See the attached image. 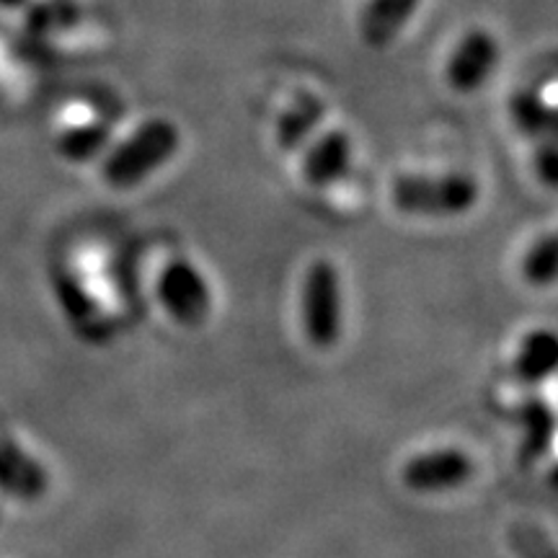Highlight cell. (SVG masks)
Segmentation results:
<instances>
[{
  "mask_svg": "<svg viewBox=\"0 0 558 558\" xmlns=\"http://www.w3.org/2000/svg\"><path fill=\"white\" fill-rule=\"evenodd\" d=\"M522 275L535 288L558 282V230L535 241L522 259Z\"/></svg>",
  "mask_w": 558,
  "mask_h": 558,
  "instance_id": "cell-13",
  "label": "cell"
},
{
  "mask_svg": "<svg viewBox=\"0 0 558 558\" xmlns=\"http://www.w3.org/2000/svg\"><path fill=\"white\" fill-rule=\"evenodd\" d=\"M352 158V140L344 130H329L311 140L303 148V179L311 186H329L339 181L349 169Z\"/></svg>",
  "mask_w": 558,
  "mask_h": 558,
  "instance_id": "cell-7",
  "label": "cell"
},
{
  "mask_svg": "<svg viewBox=\"0 0 558 558\" xmlns=\"http://www.w3.org/2000/svg\"><path fill=\"white\" fill-rule=\"evenodd\" d=\"M533 163H535V173H538L543 184L558 190V145L541 140L538 148H535Z\"/></svg>",
  "mask_w": 558,
  "mask_h": 558,
  "instance_id": "cell-16",
  "label": "cell"
},
{
  "mask_svg": "<svg viewBox=\"0 0 558 558\" xmlns=\"http://www.w3.org/2000/svg\"><path fill=\"white\" fill-rule=\"evenodd\" d=\"M499 41L486 29H471L452 47L448 65H445V81L456 94H476L484 88L488 75L497 70Z\"/></svg>",
  "mask_w": 558,
  "mask_h": 558,
  "instance_id": "cell-5",
  "label": "cell"
},
{
  "mask_svg": "<svg viewBox=\"0 0 558 558\" xmlns=\"http://www.w3.org/2000/svg\"><path fill=\"white\" fill-rule=\"evenodd\" d=\"M514 416L518 422L525 427V439H522V463L530 465L535 460H541L546 456V450L554 442L558 418L554 414V409L548 407L546 401L538 399V396H530L514 409Z\"/></svg>",
  "mask_w": 558,
  "mask_h": 558,
  "instance_id": "cell-11",
  "label": "cell"
},
{
  "mask_svg": "<svg viewBox=\"0 0 558 558\" xmlns=\"http://www.w3.org/2000/svg\"><path fill=\"white\" fill-rule=\"evenodd\" d=\"M158 298L179 324L199 326L213 308L205 277L186 259H171L158 277Z\"/></svg>",
  "mask_w": 558,
  "mask_h": 558,
  "instance_id": "cell-4",
  "label": "cell"
},
{
  "mask_svg": "<svg viewBox=\"0 0 558 558\" xmlns=\"http://www.w3.org/2000/svg\"><path fill=\"white\" fill-rule=\"evenodd\" d=\"M509 114H512L514 128H518L522 135H527L530 140H543L546 135V124L550 117V107L543 101V96L535 94V90H522L509 104Z\"/></svg>",
  "mask_w": 558,
  "mask_h": 558,
  "instance_id": "cell-14",
  "label": "cell"
},
{
  "mask_svg": "<svg viewBox=\"0 0 558 558\" xmlns=\"http://www.w3.org/2000/svg\"><path fill=\"white\" fill-rule=\"evenodd\" d=\"M390 199L407 215L418 218H456L478 202V184L469 173H407L390 186Z\"/></svg>",
  "mask_w": 558,
  "mask_h": 558,
  "instance_id": "cell-2",
  "label": "cell"
},
{
  "mask_svg": "<svg viewBox=\"0 0 558 558\" xmlns=\"http://www.w3.org/2000/svg\"><path fill=\"white\" fill-rule=\"evenodd\" d=\"M558 373V333L535 329L522 339L512 375L522 386H541Z\"/></svg>",
  "mask_w": 558,
  "mask_h": 558,
  "instance_id": "cell-9",
  "label": "cell"
},
{
  "mask_svg": "<svg viewBox=\"0 0 558 558\" xmlns=\"http://www.w3.org/2000/svg\"><path fill=\"white\" fill-rule=\"evenodd\" d=\"M422 0H367L360 11V37L369 50H386L401 37Z\"/></svg>",
  "mask_w": 558,
  "mask_h": 558,
  "instance_id": "cell-8",
  "label": "cell"
},
{
  "mask_svg": "<svg viewBox=\"0 0 558 558\" xmlns=\"http://www.w3.org/2000/svg\"><path fill=\"white\" fill-rule=\"evenodd\" d=\"M546 143H556L558 145V107L554 109L550 107V117H548V124H546V135H543ZM541 143V140H538Z\"/></svg>",
  "mask_w": 558,
  "mask_h": 558,
  "instance_id": "cell-17",
  "label": "cell"
},
{
  "mask_svg": "<svg viewBox=\"0 0 558 558\" xmlns=\"http://www.w3.org/2000/svg\"><path fill=\"white\" fill-rule=\"evenodd\" d=\"M341 282L331 262H316L305 271L303 282V329L311 344L333 347L341 337Z\"/></svg>",
  "mask_w": 558,
  "mask_h": 558,
  "instance_id": "cell-3",
  "label": "cell"
},
{
  "mask_svg": "<svg viewBox=\"0 0 558 558\" xmlns=\"http://www.w3.org/2000/svg\"><path fill=\"white\" fill-rule=\"evenodd\" d=\"M181 132L166 117H153L114 145L101 163V179L114 190H132L177 156Z\"/></svg>",
  "mask_w": 558,
  "mask_h": 558,
  "instance_id": "cell-1",
  "label": "cell"
},
{
  "mask_svg": "<svg viewBox=\"0 0 558 558\" xmlns=\"http://www.w3.org/2000/svg\"><path fill=\"white\" fill-rule=\"evenodd\" d=\"M111 143V128L107 122H90L70 128L58 137V150L68 160H90L107 150Z\"/></svg>",
  "mask_w": 558,
  "mask_h": 558,
  "instance_id": "cell-12",
  "label": "cell"
},
{
  "mask_svg": "<svg viewBox=\"0 0 558 558\" xmlns=\"http://www.w3.org/2000/svg\"><path fill=\"white\" fill-rule=\"evenodd\" d=\"M75 19V5L68 0H54V3L37 5L29 16V26L37 32H54Z\"/></svg>",
  "mask_w": 558,
  "mask_h": 558,
  "instance_id": "cell-15",
  "label": "cell"
},
{
  "mask_svg": "<svg viewBox=\"0 0 558 558\" xmlns=\"http://www.w3.org/2000/svg\"><path fill=\"white\" fill-rule=\"evenodd\" d=\"M473 476V463L463 450L445 448L422 452L403 465L401 478L411 492L432 494L463 486Z\"/></svg>",
  "mask_w": 558,
  "mask_h": 558,
  "instance_id": "cell-6",
  "label": "cell"
},
{
  "mask_svg": "<svg viewBox=\"0 0 558 558\" xmlns=\"http://www.w3.org/2000/svg\"><path fill=\"white\" fill-rule=\"evenodd\" d=\"M326 107L313 94H298L277 120V143L282 150H303L311 143L313 132L324 122Z\"/></svg>",
  "mask_w": 558,
  "mask_h": 558,
  "instance_id": "cell-10",
  "label": "cell"
},
{
  "mask_svg": "<svg viewBox=\"0 0 558 558\" xmlns=\"http://www.w3.org/2000/svg\"><path fill=\"white\" fill-rule=\"evenodd\" d=\"M0 5L3 9H24V5H29V0H0Z\"/></svg>",
  "mask_w": 558,
  "mask_h": 558,
  "instance_id": "cell-18",
  "label": "cell"
}]
</instances>
